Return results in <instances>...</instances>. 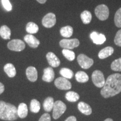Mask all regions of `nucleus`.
Masks as SVG:
<instances>
[{
  "label": "nucleus",
  "mask_w": 121,
  "mask_h": 121,
  "mask_svg": "<svg viewBox=\"0 0 121 121\" xmlns=\"http://www.w3.org/2000/svg\"><path fill=\"white\" fill-rule=\"evenodd\" d=\"M121 92V74L109 76L101 90V95L105 98L112 97Z\"/></svg>",
  "instance_id": "nucleus-1"
},
{
  "label": "nucleus",
  "mask_w": 121,
  "mask_h": 121,
  "mask_svg": "<svg viewBox=\"0 0 121 121\" xmlns=\"http://www.w3.org/2000/svg\"><path fill=\"white\" fill-rule=\"evenodd\" d=\"M17 117V109L15 105L0 101V119L12 121L16 120Z\"/></svg>",
  "instance_id": "nucleus-2"
},
{
  "label": "nucleus",
  "mask_w": 121,
  "mask_h": 121,
  "mask_svg": "<svg viewBox=\"0 0 121 121\" xmlns=\"http://www.w3.org/2000/svg\"><path fill=\"white\" fill-rule=\"evenodd\" d=\"M95 14L100 20L104 21L106 20L109 17V10L108 6L105 4H99L95 9Z\"/></svg>",
  "instance_id": "nucleus-3"
},
{
  "label": "nucleus",
  "mask_w": 121,
  "mask_h": 121,
  "mask_svg": "<svg viewBox=\"0 0 121 121\" xmlns=\"http://www.w3.org/2000/svg\"><path fill=\"white\" fill-rule=\"evenodd\" d=\"M66 104L60 100H57L54 102L53 108V117L54 119H57L62 115L66 111Z\"/></svg>",
  "instance_id": "nucleus-4"
},
{
  "label": "nucleus",
  "mask_w": 121,
  "mask_h": 121,
  "mask_svg": "<svg viewBox=\"0 0 121 121\" xmlns=\"http://www.w3.org/2000/svg\"><path fill=\"white\" fill-rule=\"evenodd\" d=\"M92 81L94 84L98 87H103L105 84V81L103 73L99 70H95L92 74Z\"/></svg>",
  "instance_id": "nucleus-5"
},
{
  "label": "nucleus",
  "mask_w": 121,
  "mask_h": 121,
  "mask_svg": "<svg viewBox=\"0 0 121 121\" xmlns=\"http://www.w3.org/2000/svg\"><path fill=\"white\" fill-rule=\"evenodd\" d=\"M7 47L11 51L20 52L25 49V44L20 39H13L7 44Z\"/></svg>",
  "instance_id": "nucleus-6"
},
{
  "label": "nucleus",
  "mask_w": 121,
  "mask_h": 121,
  "mask_svg": "<svg viewBox=\"0 0 121 121\" xmlns=\"http://www.w3.org/2000/svg\"><path fill=\"white\" fill-rule=\"evenodd\" d=\"M78 62L80 67L84 69H88L92 66L94 63L93 59L89 58L84 54H80L78 56Z\"/></svg>",
  "instance_id": "nucleus-7"
},
{
  "label": "nucleus",
  "mask_w": 121,
  "mask_h": 121,
  "mask_svg": "<svg viewBox=\"0 0 121 121\" xmlns=\"http://www.w3.org/2000/svg\"><path fill=\"white\" fill-rule=\"evenodd\" d=\"M60 45L62 48L64 49H72L73 48L78 47L80 45V42L78 39H63L60 42Z\"/></svg>",
  "instance_id": "nucleus-8"
},
{
  "label": "nucleus",
  "mask_w": 121,
  "mask_h": 121,
  "mask_svg": "<svg viewBox=\"0 0 121 121\" xmlns=\"http://www.w3.org/2000/svg\"><path fill=\"white\" fill-rule=\"evenodd\" d=\"M54 84L58 89L60 90H69L72 87V85L67 78L63 77H60L54 81Z\"/></svg>",
  "instance_id": "nucleus-9"
},
{
  "label": "nucleus",
  "mask_w": 121,
  "mask_h": 121,
  "mask_svg": "<svg viewBox=\"0 0 121 121\" xmlns=\"http://www.w3.org/2000/svg\"><path fill=\"white\" fill-rule=\"evenodd\" d=\"M56 23V17L53 13H50L47 14L42 19V24L45 28H51Z\"/></svg>",
  "instance_id": "nucleus-10"
},
{
  "label": "nucleus",
  "mask_w": 121,
  "mask_h": 121,
  "mask_svg": "<svg viewBox=\"0 0 121 121\" xmlns=\"http://www.w3.org/2000/svg\"><path fill=\"white\" fill-rule=\"evenodd\" d=\"M91 39L95 44L100 45L106 41V37L102 33H98L96 31H93L90 35Z\"/></svg>",
  "instance_id": "nucleus-11"
},
{
  "label": "nucleus",
  "mask_w": 121,
  "mask_h": 121,
  "mask_svg": "<svg viewBox=\"0 0 121 121\" xmlns=\"http://www.w3.org/2000/svg\"><path fill=\"white\" fill-rule=\"evenodd\" d=\"M48 62L51 67H57L60 65V60L53 52H48L46 55Z\"/></svg>",
  "instance_id": "nucleus-12"
},
{
  "label": "nucleus",
  "mask_w": 121,
  "mask_h": 121,
  "mask_svg": "<svg viewBox=\"0 0 121 121\" xmlns=\"http://www.w3.org/2000/svg\"><path fill=\"white\" fill-rule=\"evenodd\" d=\"M24 40L30 47L36 48L40 44V41L32 34H27L24 37Z\"/></svg>",
  "instance_id": "nucleus-13"
},
{
  "label": "nucleus",
  "mask_w": 121,
  "mask_h": 121,
  "mask_svg": "<svg viewBox=\"0 0 121 121\" xmlns=\"http://www.w3.org/2000/svg\"><path fill=\"white\" fill-rule=\"evenodd\" d=\"M26 75L27 78L31 82H35L38 78V71L35 67L33 66H29L26 70Z\"/></svg>",
  "instance_id": "nucleus-14"
},
{
  "label": "nucleus",
  "mask_w": 121,
  "mask_h": 121,
  "mask_svg": "<svg viewBox=\"0 0 121 121\" xmlns=\"http://www.w3.org/2000/svg\"><path fill=\"white\" fill-rule=\"evenodd\" d=\"M54 78V72L52 67H47L44 69L42 80L47 82H52Z\"/></svg>",
  "instance_id": "nucleus-15"
},
{
  "label": "nucleus",
  "mask_w": 121,
  "mask_h": 121,
  "mask_svg": "<svg viewBox=\"0 0 121 121\" xmlns=\"http://www.w3.org/2000/svg\"><path fill=\"white\" fill-rule=\"evenodd\" d=\"M78 109L80 112H81L82 114L86 116L90 115L92 113V109L90 106L85 103L81 102L78 104Z\"/></svg>",
  "instance_id": "nucleus-16"
},
{
  "label": "nucleus",
  "mask_w": 121,
  "mask_h": 121,
  "mask_svg": "<svg viewBox=\"0 0 121 121\" xmlns=\"http://www.w3.org/2000/svg\"><path fill=\"white\" fill-rule=\"evenodd\" d=\"M114 52V49L112 47H107L101 50L98 53V57L100 59H105L109 57Z\"/></svg>",
  "instance_id": "nucleus-17"
},
{
  "label": "nucleus",
  "mask_w": 121,
  "mask_h": 121,
  "mask_svg": "<svg viewBox=\"0 0 121 121\" xmlns=\"http://www.w3.org/2000/svg\"><path fill=\"white\" fill-rule=\"evenodd\" d=\"M28 113V106L24 103H22L19 104L17 108L18 117L20 118H25Z\"/></svg>",
  "instance_id": "nucleus-18"
},
{
  "label": "nucleus",
  "mask_w": 121,
  "mask_h": 121,
  "mask_svg": "<svg viewBox=\"0 0 121 121\" xmlns=\"http://www.w3.org/2000/svg\"><path fill=\"white\" fill-rule=\"evenodd\" d=\"M4 71L9 78H13L16 75V70L15 66L12 63H7L4 67Z\"/></svg>",
  "instance_id": "nucleus-19"
},
{
  "label": "nucleus",
  "mask_w": 121,
  "mask_h": 121,
  "mask_svg": "<svg viewBox=\"0 0 121 121\" xmlns=\"http://www.w3.org/2000/svg\"><path fill=\"white\" fill-rule=\"evenodd\" d=\"M54 99L52 97H48L45 99L43 103V108L45 111L49 112L53 108Z\"/></svg>",
  "instance_id": "nucleus-20"
},
{
  "label": "nucleus",
  "mask_w": 121,
  "mask_h": 121,
  "mask_svg": "<svg viewBox=\"0 0 121 121\" xmlns=\"http://www.w3.org/2000/svg\"><path fill=\"white\" fill-rule=\"evenodd\" d=\"M11 33V30L6 25H3L0 28V35L3 39H10Z\"/></svg>",
  "instance_id": "nucleus-21"
},
{
  "label": "nucleus",
  "mask_w": 121,
  "mask_h": 121,
  "mask_svg": "<svg viewBox=\"0 0 121 121\" xmlns=\"http://www.w3.org/2000/svg\"><path fill=\"white\" fill-rule=\"evenodd\" d=\"M73 29L72 26H66L62 27L60 29V34L65 38H69L73 34Z\"/></svg>",
  "instance_id": "nucleus-22"
},
{
  "label": "nucleus",
  "mask_w": 121,
  "mask_h": 121,
  "mask_svg": "<svg viewBox=\"0 0 121 121\" xmlns=\"http://www.w3.org/2000/svg\"><path fill=\"white\" fill-rule=\"evenodd\" d=\"M81 20L84 24H89L92 19V15L90 11L85 10L80 15Z\"/></svg>",
  "instance_id": "nucleus-23"
},
{
  "label": "nucleus",
  "mask_w": 121,
  "mask_h": 121,
  "mask_svg": "<svg viewBox=\"0 0 121 121\" xmlns=\"http://www.w3.org/2000/svg\"><path fill=\"white\" fill-rule=\"evenodd\" d=\"M76 80L78 82L84 83L89 80V76L84 71H78L75 75Z\"/></svg>",
  "instance_id": "nucleus-24"
},
{
  "label": "nucleus",
  "mask_w": 121,
  "mask_h": 121,
  "mask_svg": "<svg viewBox=\"0 0 121 121\" xmlns=\"http://www.w3.org/2000/svg\"><path fill=\"white\" fill-rule=\"evenodd\" d=\"M26 30L30 34H35L39 31V27L33 22H29L26 26Z\"/></svg>",
  "instance_id": "nucleus-25"
},
{
  "label": "nucleus",
  "mask_w": 121,
  "mask_h": 121,
  "mask_svg": "<svg viewBox=\"0 0 121 121\" xmlns=\"http://www.w3.org/2000/svg\"><path fill=\"white\" fill-rule=\"evenodd\" d=\"M30 111L34 113H37L40 109V104L39 101L36 99L31 100L30 107Z\"/></svg>",
  "instance_id": "nucleus-26"
},
{
  "label": "nucleus",
  "mask_w": 121,
  "mask_h": 121,
  "mask_svg": "<svg viewBox=\"0 0 121 121\" xmlns=\"http://www.w3.org/2000/svg\"><path fill=\"white\" fill-rule=\"evenodd\" d=\"M80 96L78 93L74 91L67 92L66 94V99L70 102H76L79 99Z\"/></svg>",
  "instance_id": "nucleus-27"
},
{
  "label": "nucleus",
  "mask_w": 121,
  "mask_h": 121,
  "mask_svg": "<svg viewBox=\"0 0 121 121\" xmlns=\"http://www.w3.org/2000/svg\"><path fill=\"white\" fill-rule=\"evenodd\" d=\"M60 73L62 76L66 78H72L73 76V72L71 69H68V68H62L60 69Z\"/></svg>",
  "instance_id": "nucleus-28"
},
{
  "label": "nucleus",
  "mask_w": 121,
  "mask_h": 121,
  "mask_svg": "<svg viewBox=\"0 0 121 121\" xmlns=\"http://www.w3.org/2000/svg\"><path fill=\"white\" fill-rule=\"evenodd\" d=\"M62 52L63 55L66 58H67L68 60L69 61H72L75 58V54L74 52L71 51V50L67 49H64L62 51Z\"/></svg>",
  "instance_id": "nucleus-29"
},
{
  "label": "nucleus",
  "mask_w": 121,
  "mask_h": 121,
  "mask_svg": "<svg viewBox=\"0 0 121 121\" xmlns=\"http://www.w3.org/2000/svg\"><path fill=\"white\" fill-rule=\"evenodd\" d=\"M110 67L112 70L115 71H121V58L115 60L113 61Z\"/></svg>",
  "instance_id": "nucleus-30"
},
{
  "label": "nucleus",
  "mask_w": 121,
  "mask_h": 121,
  "mask_svg": "<svg viewBox=\"0 0 121 121\" xmlns=\"http://www.w3.org/2000/svg\"><path fill=\"white\" fill-rule=\"evenodd\" d=\"M114 21L116 26L118 28H121V7L115 13Z\"/></svg>",
  "instance_id": "nucleus-31"
},
{
  "label": "nucleus",
  "mask_w": 121,
  "mask_h": 121,
  "mask_svg": "<svg viewBox=\"0 0 121 121\" xmlns=\"http://www.w3.org/2000/svg\"><path fill=\"white\" fill-rule=\"evenodd\" d=\"M1 2H2L3 6L6 11H11L13 9V6L9 0H1Z\"/></svg>",
  "instance_id": "nucleus-32"
},
{
  "label": "nucleus",
  "mask_w": 121,
  "mask_h": 121,
  "mask_svg": "<svg viewBox=\"0 0 121 121\" xmlns=\"http://www.w3.org/2000/svg\"><path fill=\"white\" fill-rule=\"evenodd\" d=\"M114 42L115 44L119 47H121V29L119 30L116 33L114 39Z\"/></svg>",
  "instance_id": "nucleus-33"
},
{
  "label": "nucleus",
  "mask_w": 121,
  "mask_h": 121,
  "mask_svg": "<svg viewBox=\"0 0 121 121\" xmlns=\"http://www.w3.org/2000/svg\"><path fill=\"white\" fill-rule=\"evenodd\" d=\"M51 116L48 113H46L43 114L39 119L38 121H51Z\"/></svg>",
  "instance_id": "nucleus-34"
},
{
  "label": "nucleus",
  "mask_w": 121,
  "mask_h": 121,
  "mask_svg": "<svg viewBox=\"0 0 121 121\" xmlns=\"http://www.w3.org/2000/svg\"><path fill=\"white\" fill-rule=\"evenodd\" d=\"M65 121H77V119L75 116H70V117L67 118Z\"/></svg>",
  "instance_id": "nucleus-35"
},
{
  "label": "nucleus",
  "mask_w": 121,
  "mask_h": 121,
  "mask_svg": "<svg viewBox=\"0 0 121 121\" xmlns=\"http://www.w3.org/2000/svg\"><path fill=\"white\" fill-rule=\"evenodd\" d=\"M4 85L2 83L0 82V95L2 93H4Z\"/></svg>",
  "instance_id": "nucleus-36"
},
{
  "label": "nucleus",
  "mask_w": 121,
  "mask_h": 121,
  "mask_svg": "<svg viewBox=\"0 0 121 121\" xmlns=\"http://www.w3.org/2000/svg\"><path fill=\"white\" fill-rule=\"evenodd\" d=\"M37 1L39 3H40V4H44V3L46 2L47 0H37Z\"/></svg>",
  "instance_id": "nucleus-37"
},
{
  "label": "nucleus",
  "mask_w": 121,
  "mask_h": 121,
  "mask_svg": "<svg viewBox=\"0 0 121 121\" xmlns=\"http://www.w3.org/2000/svg\"><path fill=\"white\" fill-rule=\"evenodd\" d=\"M104 121H113L112 120V119H110V118H107V119H106Z\"/></svg>",
  "instance_id": "nucleus-38"
}]
</instances>
